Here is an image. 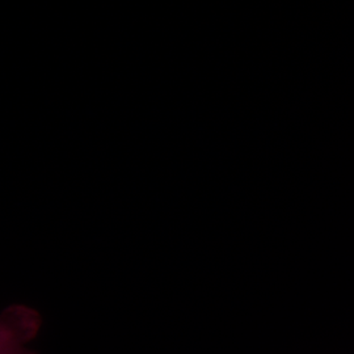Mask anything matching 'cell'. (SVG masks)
<instances>
[{
    "mask_svg": "<svg viewBox=\"0 0 354 354\" xmlns=\"http://www.w3.org/2000/svg\"><path fill=\"white\" fill-rule=\"evenodd\" d=\"M42 317L26 304H12L0 313V354H37L29 344L37 337Z\"/></svg>",
    "mask_w": 354,
    "mask_h": 354,
    "instance_id": "obj_1",
    "label": "cell"
}]
</instances>
